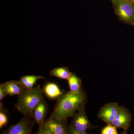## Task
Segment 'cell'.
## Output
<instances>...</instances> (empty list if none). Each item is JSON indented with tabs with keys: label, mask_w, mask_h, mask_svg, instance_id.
<instances>
[{
	"label": "cell",
	"mask_w": 134,
	"mask_h": 134,
	"mask_svg": "<svg viewBox=\"0 0 134 134\" xmlns=\"http://www.w3.org/2000/svg\"><path fill=\"white\" fill-rule=\"evenodd\" d=\"M44 92L40 86L33 87L18 95L16 108L24 116L32 119L33 110L40 102L44 99Z\"/></svg>",
	"instance_id": "cell-2"
},
{
	"label": "cell",
	"mask_w": 134,
	"mask_h": 134,
	"mask_svg": "<svg viewBox=\"0 0 134 134\" xmlns=\"http://www.w3.org/2000/svg\"><path fill=\"white\" fill-rule=\"evenodd\" d=\"M88 134L87 132L79 131L75 129L74 128L69 125V134Z\"/></svg>",
	"instance_id": "cell-18"
},
{
	"label": "cell",
	"mask_w": 134,
	"mask_h": 134,
	"mask_svg": "<svg viewBox=\"0 0 134 134\" xmlns=\"http://www.w3.org/2000/svg\"><path fill=\"white\" fill-rule=\"evenodd\" d=\"M87 96L83 90L65 93L57 99L50 117L67 120L72 117L78 110L85 107Z\"/></svg>",
	"instance_id": "cell-1"
},
{
	"label": "cell",
	"mask_w": 134,
	"mask_h": 134,
	"mask_svg": "<svg viewBox=\"0 0 134 134\" xmlns=\"http://www.w3.org/2000/svg\"><path fill=\"white\" fill-rule=\"evenodd\" d=\"M111 2L113 1H114V0H111Z\"/></svg>",
	"instance_id": "cell-21"
},
{
	"label": "cell",
	"mask_w": 134,
	"mask_h": 134,
	"mask_svg": "<svg viewBox=\"0 0 134 134\" xmlns=\"http://www.w3.org/2000/svg\"><path fill=\"white\" fill-rule=\"evenodd\" d=\"M70 126L76 130L83 132H87L88 130L94 128L86 115L85 107L78 110L75 113L72 117Z\"/></svg>",
	"instance_id": "cell-6"
},
{
	"label": "cell",
	"mask_w": 134,
	"mask_h": 134,
	"mask_svg": "<svg viewBox=\"0 0 134 134\" xmlns=\"http://www.w3.org/2000/svg\"><path fill=\"white\" fill-rule=\"evenodd\" d=\"M132 114L129 110L120 106L112 124L117 128L127 131L132 124Z\"/></svg>",
	"instance_id": "cell-7"
},
{
	"label": "cell",
	"mask_w": 134,
	"mask_h": 134,
	"mask_svg": "<svg viewBox=\"0 0 134 134\" xmlns=\"http://www.w3.org/2000/svg\"><path fill=\"white\" fill-rule=\"evenodd\" d=\"M30 117L24 116L19 122L11 125L1 134H31L34 122Z\"/></svg>",
	"instance_id": "cell-5"
},
{
	"label": "cell",
	"mask_w": 134,
	"mask_h": 134,
	"mask_svg": "<svg viewBox=\"0 0 134 134\" xmlns=\"http://www.w3.org/2000/svg\"><path fill=\"white\" fill-rule=\"evenodd\" d=\"M40 79L46 80L42 76L31 75L22 76L19 81L25 88L28 90L32 88L37 81Z\"/></svg>",
	"instance_id": "cell-12"
},
{
	"label": "cell",
	"mask_w": 134,
	"mask_h": 134,
	"mask_svg": "<svg viewBox=\"0 0 134 134\" xmlns=\"http://www.w3.org/2000/svg\"><path fill=\"white\" fill-rule=\"evenodd\" d=\"M8 96L7 93L3 86L2 84L1 83L0 84V102Z\"/></svg>",
	"instance_id": "cell-17"
},
{
	"label": "cell",
	"mask_w": 134,
	"mask_h": 134,
	"mask_svg": "<svg viewBox=\"0 0 134 134\" xmlns=\"http://www.w3.org/2000/svg\"><path fill=\"white\" fill-rule=\"evenodd\" d=\"M132 4H133V7H134V2H132Z\"/></svg>",
	"instance_id": "cell-20"
},
{
	"label": "cell",
	"mask_w": 134,
	"mask_h": 134,
	"mask_svg": "<svg viewBox=\"0 0 134 134\" xmlns=\"http://www.w3.org/2000/svg\"><path fill=\"white\" fill-rule=\"evenodd\" d=\"M117 128L112 124H108L101 130V134H117Z\"/></svg>",
	"instance_id": "cell-16"
},
{
	"label": "cell",
	"mask_w": 134,
	"mask_h": 134,
	"mask_svg": "<svg viewBox=\"0 0 134 134\" xmlns=\"http://www.w3.org/2000/svg\"><path fill=\"white\" fill-rule=\"evenodd\" d=\"M119 107V104L115 102L106 104L100 108L98 114V118L107 124H112Z\"/></svg>",
	"instance_id": "cell-8"
},
{
	"label": "cell",
	"mask_w": 134,
	"mask_h": 134,
	"mask_svg": "<svg viewBox=\"0 0 134 134\" xmlns=\"http://www.w3.org/2000/svg\"><path fill=\"white\" fill-rule=\"evenodd\" d=\"M48 105L43 99L38 103L33 110L32 119L39 127L43 125L48 112Z\"/></svg>",
	"instance_id": "cell-9"
},
{
	"label": "cell",
	"mask_w": 134,
	"mask_h": 134,
	"mask_svg": "<svg viewBox=\"0 0 134 134\" xmlns=\"http://www.w3.org/2000/svg\"><path fill=\"white\" fill-rule=\"evenodd\" d=\"M2 84L8 96H18L27 90L25 88L19 81L12 80Z\"/></svg>",
	"instance_id": "cell-10"
},
{
	"label": "cell",
	"mask_w": 134,
	"mask_h": 134,
	"mask_svg": "<svg viewBox=\"0 0 134 134\" xmlns=\"http://www.w3.org/2000/svg\"><path fill=\"white\" fill-rule=\"evenodd\" d=\"M43 90L46 96L52 99L57 100L65 92L60 88L58 85L53 82L47 83Z\"/></svg>",
	"instance_id": "cell-11"
},
{
	"label": "cell",
	"mask_w": 134,
	"mask_h": 134,
	"mask_svg": "<svg viewBox=\"0 0 134 134\" xmlns=\"http://www.w3.org/2000/svg\"><path fill=\"white\" fill-rule=\"evenodd\" d=\"M69 126L67 120L49 117L39 127L36 134H69Z\"/></svg>",
	"instance_id": "cell-4"
},
{
	"label": "cell",
	"mask_w": 134,
	"mask_h": 134,
	"mask_svg": "<svg viewBox=\"0 0 134 134\" xmlns=\"http://www.w3.org/2000/svg\"><path fill=\"white\" fill-rule=\"evenodd\" d=\"M68 80L70 91L77 92L83 90L81 80L74 73H72Z\"/></svg>",
	"instance_id": "cell-13"
},
{
	"label": "cell",
	"mask_w": 134,
	"mask_h": 134,
	"mask_svg": "<svg viewBox=\"0 0 134 134\" xmlns=\"http://www.w3.org/2000/svg\"><path fill=\"white\" fill-rule=\"evenodd\" d=\"M129 1H130V2H134V0H128Z\"/></svg>",
	"instance_id": "cell-19"
},
{
	"label": "cell",
	"mask_w": 134,
	"mask_h": 134,
	"mask_svg": "<svg viewBox=\"0 0 134 134\" xmlns=\"http://www.w3.org/2000/svg\"><path fill=\"white\" fill-rule=\"evenodd\" d=\"M115 14L123 23L134 26V7L128 0H114L112 2Z\"/></svg>",
	"instance_id": "cell-3"
},
{
	"label": "cell",
	"mask_w": 134,
	"mask_h": 134,
	"mask_svg": "<svg viewBox=\"0 0 134 134\" xmlns=\"http://www.w3.org/2000/svg\"><path fill=\"white\" fill-rule=\"evenodd\" d=\"M8 112L2 103L0 102V129H1L7 124L8 117L7 113Z\"/></svg>",
	"instance_id": "cell-15"
},
{
	"label": "cell",
	"mask_w": 134,
	"mask_h": 134,
	"mask_svg": "<svg viewBox=\"0 0 134 134\" xmlns=\"http://www.w3.org/2000/svg\"><path fill=\"white\" fill-rule=\"evenodd\" d=\"M69 68L65 67H60L54 69L50 72V75L58 78L68 80L72 74Z\"/></svg>",
	"instance_id": "cell-14"
}]
</instances>
